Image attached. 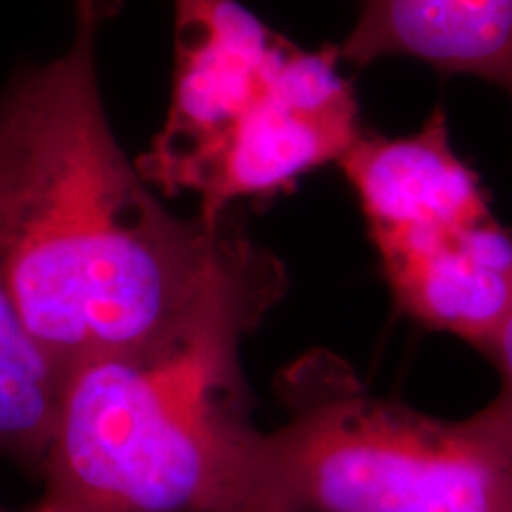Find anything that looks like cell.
<instances>
[{"mask_svg":"<svg viewBox=\"0 0 512 512\" xmlns=\"http://www.w3.org/2000/svg\"><path fill=\"white\" fill-rule=\"evenodd\" d=\"M112 0H76L69 50L0 100V259L29 335L67 375L174 335L256 254L240 216L181 219L128 162L102 107L95 36Z\"/></svg>","mask_w":512,"mask_h":512,"instance_id":"cell-1","label":"cell"},{"mask_svg":"<svg viewBox=\"0 0 512 512\" xmlns=\"http://www.w3.org/2000/svg\"><path fill=\"white\" fill-rule=\"evenodd\" d=\"M285 290V266L264 247L174 335L69 370L43 494L24 512L266 505V432L252 420L240 349Z\"/></svg>","mask_w":512,"mask_h":512,"instance_id":"cell-2","label":"cell"},{"mask_svg":"<svg viewBox=\"0 0 512 512\" xmlns=\"http://www.w3.org/2000/svg\"><path fill=\"white\" fill-rule=\"evenodd\" d=\"M264 501L285 512H512V418L491 399L463 420L370 392L313 349L275 380Z\"/></svg>","mask_w":512,"mask_h":512,"instance_id":"cell-3","label":"cell"},{"mask_svg":"<svg viewBox=\"0 0 512 512\" xmlns=\"http://www.w3.org/2000/svg\"><path fill=\"white\" fill-rule=\"evenodd\" d=\"M337 48L287 41L264 86L197 164L188 192L200 219L221 221L235 204L271 202L323 166L339 164L366 133Z\"/></svg>","mask_w":512,"mask_h":512,"instance_id":"cell-4","label":"cell"},{"mask_svg":"<svg viewBox=\"0 0 512 512\" xmlns=\"http://www.w3.org/2000/svg\"><path fill=\"white\" fill-rule=\"evenodd\" d=\"M176 62L164 128L138 169L164 192H185L192 171L264 86L287 38L240 0H174Z\"/></svg>","mask_w":512,"mask_h":512,"instance_id":"cell-5","label":"cell"},{"mask_svg":"<svg viewBox=\"0 0 512 512\" xmlns=\"http://www.w3.org/2000/svg\"><path fill=\"white\" fill-rule=\"evenodd\" d=\"M403 316L479 354L512 316V230L496 216L373 242Z\"/></svg>","mask_w":512,"mask_h":512,"instance_id":"cell-6","label":"cell"},{"mask_svg":"<svg viewBox=\"0 0 512 512\" xmlns=\"http://www.w3.org/2000/svg\"><path fill=\"white\" fill-rule=\"evenodd\" d=\"M366 221L370 242L491 219L482 178L453 147L444 110L415 133L368 131L337 164Z\"/></svg>","mask_w":512,"mask_h":512,"instance_id":"cell-7","label":"cell"},{"mask_svg":"<svg viewBox=\"0 0 512 512\" xmlns=\"http://www.w3.org/2000/svg\"><path fill=\"white\" fill-rule=\"evenodd\" d=\"M356 22L339 57L368 67L387 57L441 74L494 83L512 102V0H356Z\"/></svg>","mask_w":512,"mask_h":512,"instance_id":"cell-8","label":"cell"},{"mask_svg":"<svg viewBox=\"0 0 512 512\" xmlns=\"http://www.w3.org/2000/svg\"><path fill=\"white\" fill-rule=\"evenodd\" d=\"M64 375L29 335L0 259V458L41 475Z\"/></svg>","mask_w":512,"mask_h":512,"instance_id":"cell-9","label":"cell"},{"mask_svg":"<svg viewBox=\"0 0 512 512\" xmlns=\"http://www.w3.org/2000/svg\"><path fill=\"white\" fill-rule=\"evenodd\" d=\"M484 356L489 358L491 366L496 368L498 377H501V392L494 399L501 403L512 418V316L503 325L501 332H498L494 342L489 344V349L484 351Z\"/></svg>","mask_w":512,"mask_h":512,"instance_id":"cell-10","label":"cell"},{"mask_svg":"<svg viewBox=\"0 0 512 512\" xmlns=\"http://www.w3.org/2000/svg\"><path fill=\"white\" fill-rule=\"evenodd\" d=\"M240 512H285V510L271 508V505H256V508H247V510H240Z\"/></svg>","mask_w":512,"mask_h":512,"instance_id":"cell-11","label":"cell"},{"mask_svg":"<svg viewBox=\"0 0 512 512\" xmlns=\"http://www.w3.org/2000/svg\"><path fill=\"white\" fill-rule=\"evenodd\" d=\"M0 512H12V510H5V508H0Z\"/></svg>","mask_w":512,"mask_h":512,"instance_id":"cell-12","label":"cell"}]
</instances>
